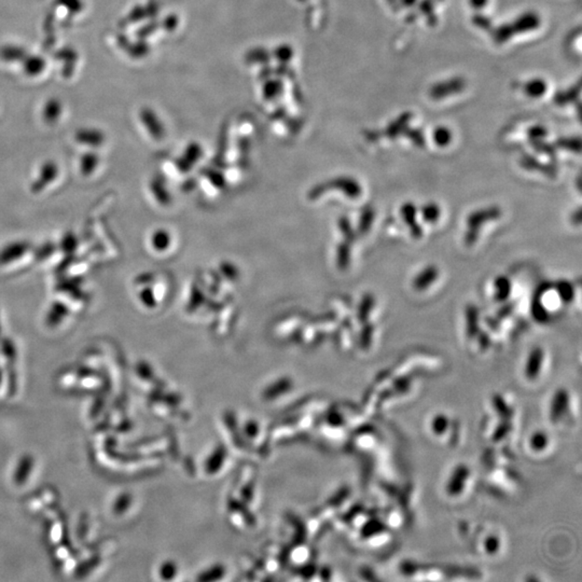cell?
Listing matches in <instances>:
<instances>
[{"instance_id": "cell-1", "label": "cell", "mask_w": 582, "mask_h": 582, "mask_svg": "<svg viewBox=\"0 0 582 582\" xmlns=\"http://www.w3.org/2000/svg\"><path fill=\"white\" fill-rule=\"evenodd\" d=\"M471 479V469L467 464H458L453 468L445 482V493L449 497L458 498L467 491Z\"/></svg>"}, {"instance_id": "cell-2", "label": "cell", "mask_w": 582, "mask_h": 582, "mask_svg": "<svg viewBox=\"0 0 582 582\" xmlns=\"http://www.w3.org/2000/svg\"><path fill=\"white\" fill-rule=\"evenodd\" d=\"M502 215L498 208H484L470 214L467 218L468 231L465 235V242L467 245H473L477 242L479 236L480 227L487 221L497 219Z\"/></svg>"}, {"instance_id": "cell-3", "label": "cell", "mask_w": 582, "mask_h": 582, "mask_svg": "<svg viewBox=\"0 0 582 582\" xmlns=\"http://www.w3.org/2000/svg\"><path fill=\"white\" fill-rule=\"evenodd\" d=\"M570 395L564 388L555 390L550 403V420L553 423H560L564 421L565 416L570 410Z\"/></svg>"}, {"instance_id": "cell-4", "label": "cell", "mask_w": 582, "mask_h": 582, "mask_svg": "<svg viewBox=\"0 0 582 582\" xmlns=\"http://www.w3.org/2000/svg\"><path fill=\"white\" fill-rule=\"evenodd\" d=\"M545 363V352L540 348H535L528 354V359L525 363L524 377L530 382H535L541 375L542 369Z\"/></svg>"}, {"instance_id": "cell-5", "label": "cell", "mask_w": 582, "mask_h": 582, "mask_svg": "<svg viewBox=\"0 0 582 582\" xmlns=\"http://www.w3.org/2000/svg\"><path fill=\"white\" fill-rule=\"evenodd\" d=\"M30 250V244L24 240L10 243L0 249V265H10L19 260Z\"/></svg>"}, {"instance_id": "cell-6", "label": "cell", "mask_w": 582, "mask_h": 582, "mask_svg": "<svg viewBox=\"0 0 582 582\" xmlns=\"http://www.w3.org/2000/svg\"><path fill=\"white\" fill-rule=\"evenodd\" d=\"M58 174V165L53 162H47L41 166V172L37 179L32 185V191L34 193L41 192L49 183L55 180Z\"/></svg>"}, {"instance_id": "cell-7", "label": "cell", "mask_w": 582, "mask_h": 582, "mask_svg": "<svg viewBox=\"0 0 582 582\" xmlns=\"http://www.w3.org/2000/svg\"><path fill=\"white\" fill-rule=\"evenodd\" d=\"M528 447L533 453L536 454H541L546 451L549 450L550 445H551V438L549 434L545 430L538 429L533 432L528 438Z\"/></svg>"}, {"instance_id": "cell-8", "label": "cell", "mask_w": 582, "mask_h": 582, "mask_svg": "<svg viewBox=\"0 0 582 582\" xmlns=\"http://www.w3.org/2000/svg\"><path fill=\"white\" fill-rule=\"evenodd\" d=\"M452 426L450 416L445 413H437L432 416L429 422L430 432L437 438H445Z\"/></svg>"}, {"instance_id": "cell-9", "label": "cell", "mask_w": 582, "mask_h": 582, "mask_svg": "<svg viewBox=\"0 0 582 582\" xmlns=\"http://www.w3.org/2000/svg\"><path fill=\"white\" fill-rule=\"evenodd\" d=\"M401 215L411 229L413 238H420L422 236V227L416 223V208L413 205L412 203H407L401 208Z\"/></svg>"}, {"instance_id": "cell-10", "label": "cell", "mask_w": 582, "mask_h": 582, "mask_svg": "<svg viewBox=\"0 0 582 582\" xmlns=\"http://www.w3.org/2000/svg\"><path fill=\"white\" fill-rule=\"evenodd\" d=\"M438 275H439V271H438L437 267H434V265H430V267H427L426 269H424V270H423L422 272H421L420 274L415 278L414 282H413V287L415 288V290L423 291V290L429 287L432 282L437 280Z\"/></svg>"}, {"instance_id": "cell-11", "label": "cell", "mask_w": 582, "mask_h": 582, "mask_svg": "<svg viewBox=\"0 0 582 582\" xmlns=\"http://www.w3.org/2000/svg\"><path fill=\"white\" fill-rule=\"evenodd\" d=\"M68 309L65 304L60 302H54L51 305L50 310L47 314V322L50 326H56L67 316Z\"/></svg>"}, {"instance_id": "cell-12", "label": "cell", "mask_w": 582, "mask_h": 582, "mask_svg": "<svg viewBox=\"0 0 582 582\" xmlns=\"http://www.w3.org/2000/svg\"><path fill=\"white\" fill-rule=\"evenodd\" d=\"M546 290H547V287L540 288L539 291H538L539 295L535 297L534 302H533V316H534L535 320L539 322H547L548 318H549V313L546 310L545 306L541 303V299H540L542 293H545Z\"/></svg>"}, {"instance_id": "cell-13", "label": "cell", "mask_w": 582, "mask_h": 582, "mask_svg": "<svg viewBox=\"0 0 582 582\" xmlns=\"http://www.w3.org/2000/svg\"><path fill=\"white\" fill-rule=\"evenodd\" d=\"M495 299L502 301L507 300L511 293V282L505 276H500L495 280Z\"/></svg>"}, {"instance_id": "cell-14", "label": "cell", "mask_w": 582, "mask_h": 582, "mask_svg": "<svg viewBox=\"0 0 582 582\" xmlns=\"http://www.w3.org/2000/svg\"><path fill=\"white\" fill-rule=\"evenodd\" d=\"M502 538L497 534H489L483 540V551L491 557L497 555L502 550Z\"/></svg>"}, {"instance_id": "cell-15", "label": "cell", "mask_w": 582, "mask_h": 582, "mask_svg": "<svg viewBox=\"0 0 582 582\" xmlns=\"http://www.w3.org/2000/svg\"><path fill=\"white\" fill-rule=\"evenodd\" d=\"M466 322H467V333L470 337H475L478 333L479 324V311L475 305H468L466 310Z\"/></svg>"}, {"instance_id": "cell-16", "label": "cell", "mask_w": 582, "mask_h": 582, "mask_svg": "<svg viewBox=\"0 0 582 582\" xmlns=\"http://www.w3.org/2000/svg\"><path fill=\"white\" fill-rule=\"evenodd\" d=\"M440 215H441V210H440V208L437 204L429 203V204L423 206L422 217L425 223H436L439 219Z\"/></svg>"}, {"instance_id": "cell-17", "label": "cell", "mask_w": 582, "mask_h": 582, "mask_svg": "<svg viewBox=\"0 0 582 582\" xmlns=\"http://www.w3.org/2000/svg\"><path fill=\"white\" fill-rule=\"evenodd\" d=\"M557 290L563 302L568 303L574 299L575 290H574V287L570 282H566V280H561L557 284Z\"/></svg>"}, {"instance_id": "cell-18", "label": "cell", "mask_w": 582, "mask_h": 582, "mask_svg": "<svg viewBox=\"0 0 582 582\" xmlns=\"http://www.w3.org/2000/svg\"><path fill=\"white\" fill-rule=\"evenodd\" d=\"M98 164V159L96 155H85L80 162V170L83 175L89 176L94 172Z\"/></svg>"}, {"instance_id": "cell-19", "label": "cell", "mask_w": 582, "mask_h": 582, "mask_svg": "<svg viewBox=\"0 0 582 582\" xmlns=\"http://www.w3.org/2000/svg\"><path fill=\"white\" fill-rule=\"evenodd\" d=\"M77 138L79 142H81V144H87V145L91 146H100L103 142V135L100 133L93 132V131L81 132Z\"/></svg>"}, {"instance_id": "cell-20", "label": "cell", "mask_w": 582, "mask_h": 582, "mask_svg": "<svg viewBox=\"0 0 582 582\" xmlns=\"http://www.w3.org/2000/svg\"><path fill=\"white\" fill-rule=\"evenodd\" d=\"M373 304H374V299H373L372 295H366L363 303H361V308H360V320H365L366 318H368L369 313H370V311L372 310Z\"/></svg>"}, {"instance_id": "cell-21", "label": "cell", "mask_w": 582, "mask_h": 582, "mask_svg": "<svg viewBox=\"0 0 582 582\" xmlns=\"http://www.w3.org/2000/svg\"><path fill=\"white\" fill-rule=\"evenodd\" d=\"M62 248L65 251H67V253L75 250L77 248V240H76L75 236L74 235H67V236L63 238Z\"/></svg>"}, {"instance_id": "cell-22", "label": "cell", "mask_w": 582, "mask_h": 582, "mask_svg": "<svg viewBox=\"0 0 582 582\" xmlns=\"http://www.w3.org/2000/svg\"><path fill=\"white\" fill-rule=\"evenodd\" d=\"M373 216H374L373 210H366L365 214H363V221H361V231L363 232L369 230V227L372 225Z\"/></svg>"}, {"instance_id": "cell-23", "label": "cell", "mask_w": 582, "mask_h": 582, "mask_svg": "<svg viewBox=\"0 0 582 582\" xmlns=\"http://www.w3.org/2000/svg\"><path fill=\"white\" fill-rule=\"evenodd\" d=\"M435 139L439 145L445 146L449 143V140H450V135H449V133L445 132V131H440V132H437V134H436Z\"/></svg>"}, {"instance_id": "cell-24", "label": "cell", "mask_w": 582, "mask_h": 582, "mask_svg": "<svg viewBox=\"0 0 582 582\" xmlns=\"http://www.w3.org/2000/svg\"><path fill=\"white\" fill-rule=\"evenodd\" d=\"M513 309H515V306H513V303H509L504 308L500 309V312H498V317H507L508 315H510V313L513 312Z\"/></svg>"}, {"instance_id": "cell-25", "label": "cell", "mask_w": 582, "mask_h": 582, "mask_svg": "<svg viewBox=\"0 0 582 582\" xmlns=\"http://www.w3.org/2000/svg\"><path fill=\"white\" fill-rule=\"evenodd\" d=\"M53 249H54L53 245H45L43 248H41V250H38L37 255H43L41 259H43V258L49 257V256H50L51 251H52Z\"/></svg>"}]
</instances>
